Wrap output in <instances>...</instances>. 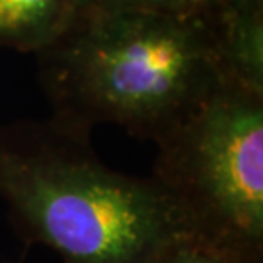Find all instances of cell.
I'll return each mask as SVG.
<instances>
[{
	"label": "cell",
	"instance_id": "1",
	"mask_svg": "<svg viewBox=\"0 0 263 263\" xmlns=\"http://www.w3.org/2000/svg\"><path fill=\"white\" fill-rule=\"evenodd\" d=\"M53 117L111 123L156 144L228 79L214 4L186 10H86L38 55Z\"/></svg>",
	"mask_w": 263,
	"mask_h": 263
},
{
	"label": "cell",
	"instance_id": "2",
	"mask_svg": "<svg viewBox=\"0 0 263 263\" xmlns=\"http://www.w3.org/2000/svg\"><path fill=\"white\" fill-rule=\"evenodd\" d=\"M0 200L65 263H154L192 236L154 178L104 164L91 132L57 117L0 125Z\"/></svg>",
	"mask_w": 263,
	"mask_h": 263
},
{
	"label": "cell",
	"instance_id": "3",
	"mask_svg": "<svg viewBox=\"0 0 263 263\" xmlns=\"http://www.w3.org/2000/svg\"><path fill=\"white\" fill-rule=\"evenodd\" d=\"M156 147L151 176L192 236L263 261V94L224 79Z\"/></svg>",
	"mask_w": 263,
	"mask_h": 263
},
{
	"label": "cell",
	"instance_id": "4",
	"mask_svg": "<svg viewBox=\"0 0 263 263\" xmlns=\"http://www.w3.org/2000/svg\"><path fill=\"white\" fill-rule=\"evenodd\" d=\"M214 10L226 76L263 94V0H224Z\"/></svg>",
	"mask_w": 263,
	"mask_h": 263
},
{
	"label": "cell",
	"instance_id": "5",
	"mask_svg": "<svg viewBox=\"0 0 263 263\" xmlns=\"http://www.w3.org/2000/svg\"><path fill=\"white\" fill-rule=\"evenodd\" d=\"M79 0H0V46L36 53L68 28Z\"/></svg>",
	"mask_w": 263,
	"mask_h": 263
},
{
	"label": "cell",
	"instance_id": "6",
	"mask_svg": "<svg viewBox=\"0 0 263 263\" xmlns=\"http://www.w3.org/2000/svg\"><path fill=\"white\" fill-rule=\"evenodd\" d=\"M154 263H263L251 260L248 256L238 255L234 251L219 248L212 243L185 236L170 246Z\"/></svg>",
	"mask_w": 263,
	"mask_h": 263
},
{
	"label": "cell",
	"instance_id": "7",
	"mask_svg": "<svg viewBox=\"0 0 263 263\" xmlns=\"http://www.w3.org/2000/svg\"><path fill=\"white\" fill-rule=\"evenodd\" d=\"M209 0H79V12L86 10H186Z\"/></svg>",
	"mask_w": 263,
	"mask_h": 263
},
{
	"label": "cell",
	"instance_id": "8",
	"mask_svg": "<svg viewBox=\"0 0 263 263\" xmlns=\"http://www.w3.org/2000/svg\"><path fill=\"white\" fill-rule=\"evenodd\" d=\"M210 4H220V2H224V0H209Z\"/></svg>",
	"mask_w": 263,
	"mask_h": 263
}]
</instances>
